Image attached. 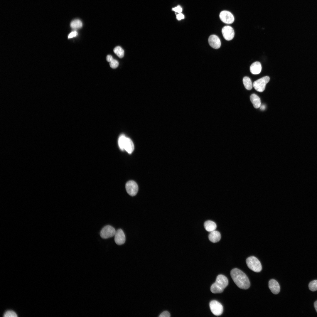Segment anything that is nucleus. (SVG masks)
Instances as JSON below:
<instances>
[{
    "label": "nucleus",
    "mask_w": 317,
    "mask_h": 317,
    "mask_svg": "<svg viewBox=\"0 0 317 317\" xmlns=\"http://www.w3.org/2000/svg\"><path fill=\"white\" fill-rule=\"evenodd\" d=\"M232 279L236 285L239 288L247 289L250 285L249 279L246 275L237 268H234L230 272Z\"/></svg>",
    "instance_id": "nucleus-1"
},
{
    "label": "nucleus",
    "mask_w": 317,
    "mask_h": 317,
    "mask_svg": "<svg viewBox=\"0 0 317 317\" xmlns=\"http://www.w3.org/2000/svg\"><path fill=\"white\" fill-rule=\"evenodd\" d=\"M228 284L227 278L222 274L218 275L217 277L215 282L210 287V291L213 293H222Z\"/></svg>",
    "instance_id": "nucleus-2"
},
{
    "label": "nucleus",
    "mask_w": 317,
    "mask_h": 317,
    "mask_svg": "<svg viewBox=\"0 0 317 317\" xmlns=\"http://www.w3.org/2000/svg\"><path fill=\"white\" fill-rule=\"evenodd\" d=\"M246 264L248 268L253 271L259 272L262 270V266L259 261L255 257L252 256L246 259Z\"/></svg>",
    "instance_id": "nucleus-3"
},
{
    "label": "nucleus",
    "mask_w": 317,
    "mask_h": 317,
    "mask_svg": "<svg viewBox=\"0 0 317 317\" xmlns=\"http://www.w3.org/2000/svg\"><path fill=\"white\" fill-rule=\"evenodd\" d=\"M270 78L268 76L262 77L254 81L253 86L255 89L258 92H262L265 89L266 85L268 82Z\"/></svg>",
    "instance_id": "nucleus-4"
},
{
    "label": "nucleus",
    "mask_w": 317,
    "mask_h": 317,
    "mask_svg": "<svg viewBox=\"0 0 317 317\" xmlns=\"http://www.w3.org/2000/svg\"><path fill=\"white\" fill-rule=\"evenodd\" d=\"M116 232V231L114 227L110 225H107L102 229L100 235L103 239H107L114 236Z\"/></svg>",
    "instance_id": "nucleus-5"
},
{
    "label": "nucleus",
    "mask_w": 317,
    "mask_h": 317,
    "mask_svg": "<svg viewBox=\"0 0 317 317\" xmlns=\"http://www.w3.org/2000/svg\"><path fill=\"white\" fill-rule=\"evenodd\" d=\"M210 310L212 313L217 316L222 314L223 312V307L222 305L216 300L211 301L209 304Z\"/></svg>",
    "instance_id": "nucleus-6"
},
{
    "label": "nucleus",
    "mask_w": 317,
    "mask_h": 317,
    "mask_svg": "<svg viewBox=\"0 0 317 317\" xmlns=\"http://www.w3.org/2000/svg\"><path fill=\"white\" fill-rule=\"evenodd\" d=\"M219 17L222 22L226 24H231L235 20L233 14L227 11L224 10L221 11L219 14Z\"/></svg>",
    "instance_id": "nucleus-7"
},
{
    "label": "nucleus",
    "mask_w": 317,
    "mask_h": 317,
    "mask_svg": "<svg viewBox=\"0 0 317 317\" xmlns=\"http://www.w3.org/2000/svg\"><path fill=\"white\" fill-rule=\"evenodd\" d=\"M125 188L128 193L131 196H134L137 193L138 187L137 183L134 181H130L126 184Z\"/></svg>",
    "instance_id": "nucleus-8"
},
{
    "label": "nucleus",
    "mask_w": 317,
    "mask_h": 317,
    "mask_svg": "<svg viewBox=\"0 0 317 317\" xmlns=\"http://www.w3.org/2000/svg\"><path fill=\"white\" fill-rule=\"evenodd\" d=\"M222 33L224 38L227 41L232 39L235 35V32L233 28L229 26H224L222 29Z\"/></svg>",
    "instance_id": "nucleus-9"
},
{
    "label": "nucleus",
    "mask_w": 317,
    "mask_h": 317,
    "mask_svg": "<svg viewBox=\"0 0 317 317\" xmlns=\"http://www.w3.org/2000/svg\"><path fill=\"white\" fill-rule=\"evenodd\" d=\"M114 240L116 243L118 245H122L125 243V236L122 229H119L116 231Z\"/></svg>",
    "instance_id": "nucleus-10"
},
{
    "label": "nucleus",
    "mask_w": 317,
    "mask_h": 317,
    "mask_svg": "<svg viewBox=\"0 0 317 317\" xmlns=\"http://www.w3.org/2000/svg\"><path fill=\"white\" fill-rule=\"evenodd\" d=\"M210 45L213 48L217 49L221 46V41L219 38L216 35H212L210 36L208 39Z\"/></svg>",
    "instance_id": "nucleus-11"
},
{
    "label": "nucleus",
    "mask_w": 317,
    "mask_h": 317,
    "mask_svg": "<svg viewBox=\"0 0 317 317\" xmlns=\"http://www.w3.org/2000/svg\"><path fill=\"white\" fill-rule=\"evenodd\" d=\"M269 287L274 294H278L280 291V287L278 282L275 280L271 279L269 282Z\"/></svg>",
    "instance_id": "nucleus-12"
},
{
    "label": "nucleus",
    "mask_w": 317,
    "mask_h": 317,
    "mask_svg": "<svg viewBox=\"0 0 317 317\" xmlns=\"http://www.w3.org/2000/svg\"><path fill=\"white\" fill-rule=\"evenodd\" d=\"M262 70V66L261 63L258 61L253 63L250 66V70L251 73L254 75L259 74Z\"/></svg>",
    "instance_id": "nucleus-13"
},
{
    "label": "nucleus",
    "mask_w": 317,
    "mask_h": 317,
    "mask_svg": "<svg viewBox=\"0 0 317 317\" xmlns=\"http://www.w3.org/2000/svg\"><path fill=\"white\" fill-rule=\"evenodd\" d=\"M221 237L220 232L215 230L210 232L208 235L209 240L213 243H216L219 242L220 240Z\"/></svg>",
    "instance_id": "nucleus-14"
},
{
    "label": "nucleus",
    "mask_w": 317,
    "mask_h": 317,
    "mask_svg": "<svg viewBox=\"0 0 317 317\" xmlns=\"http://www.w3.org/2000/svg\"><path fill=\"white\" fill-rule=\"evenodd\" d=\"M134 149V146L132 140L129 138L126 137L124 145V150L129 154H131Z\"/></svg>",
    "instance_id": "nucleus-15"
},
{
    "label": "nucleus",
    "mask_w": 317,
    "mask_h": 317,
    "mask_svg": "<svg viewBox=\"0 0 317 317\" xmlns=\"http://www.w3.org/2000/svg\"><path fill=\"white\" fill-rule=\"evenodd\" d=\"M250 100L253 106L255 108L259 107L261 106V100L259 97L254 94H252L250 96Z\"/></svg>",
    "instance_id": "nucleus-16"
},
{
    "label": "nucleus",
    "mask_w": 317,
    "mask_h": 317,
    "mask_svg": "<svg viewBox=\"0 0 317 317\" xmlns=\"http://www.w3.org/2000/svg\"><path fill=\"white\" fill-rule=\"evenodd\" d=\"M204 227L206 231L211 232L215 230L217 225L216 223L213 221L208 220L205 222Z\"/></svg>",
    "instance_id": "nucleus-17"
},
{
    "label": "nucleus",
    "mask_w": 317,
    "mask_h": 317,
    "mask_svg": "<svg viewBox=\"0 0 317 317\" xmlns=\"http://www.w3.org/2000/svg\"><path fill=\"white\" fill-rule=\"evenodd\" d=\"M243 82L245 88L249 90L252 89L253 85L250 78L248 77H245L243 79Z\"/></svg>",
    "instance_id": "nucleus-18"
},
{
    "label": "nucleus",
    "mask_w": 317,
    "mask_h": 317,
    "mask_svg": "<svg viewBox=\"0 0 317 317\" xmlns=\"http://www.w3.org/2000/svg\"><path fill=\"white\" fill-rule=\"evenodd\" d=\"M82 22L79 19H75L72 21L70 23V26L73 29H78L81 28L82 26Z\"/></svg>",
    "instance_id": "nucleus-19"
},
{
    "label": "nucleus",
    "mask_w": 317,
    "mask_h": 317,
    "mask_svg": "<svg viewBox=\"0 0 317 317\" xmlns=\"http://www.w3.org/2000/svg\"><path fill=\"white\" fill-rule=\"evenodd\" d=\"M114 53L119 58H122L124 55V51L120 46H117L115 47L113 50Z\"/></svg>",
    "instance_id": "nucleus-20"
},
{
    "label": "nucleus",
    "mask_w": 317,
    "mask_h": 317,
    "mask_svg": "<svg viewBox=\"0 0 317 317\" xmlns=\"http://www.w3.org/2000/svg\"><path fill=\"white\" fill-rule=\"evenodd\" d=\"M126 137L124 135H121L119 139L118 144L120 149L122 150H124V145Z\"/></svg>",
    "instance_id": "nucleus-21"
},
{
    "label": "nucleus",
    "mask_w": 317,
    "mask_h": 317,
    "mask_svg": "<svg viewBox=\"0 0 317 317\" xmlns=\"http://www.w3.org/2000/svg\"><path fill=\"white\" fill-rule=\"evenodd\" d=\"M309 289L312 291H315L317 290V280H315L311 281L308 285Z\"/></svg>",
    "instance_id": "nucleus-22"
},
{
    "label": "nucleus",
    "mask_w": 317,
    "mask_h": 317,
    "mask_svg": "<svg viewBox=\"0 0 317 317\" xmlns=\"http://www.w3.org/2000/svg\"><path fill=\"white\" fill-rule=\"evenodd\" d=\"M5 317H17V314L14 311L11 310L7 311L4 314Z\"/></svg>",
    "instance_id": "nucleus-23"
},
{
    "label": "nucleus",
    "mask_w": 317,
    "mask_h": 317,
    "mask_svg": "<svg viewBox=\"0 0 317 317\" xmlns=\"http://www.w3.org/2000/svg\"><path fill=\"white\" fill-rule=\"evenodd\" d=\"M110 67L112 68H117L119 65V63L116 60L113 59L109 63Z\"/></svg>",
    "instance_id": "nucleus-24"
},
{
    "label": "nucleus",
    "mask_w": 317,
    "mask_h": 317,
    "mask_svg": "<svg viewBox=\"0 0 317 317\" xmlns=\"http://www.w3.org/2000/svg\"><path fill=\"white\" fill-rule=\"evenodd\" d=\"M170 316V313L167 311H163L159 316V317H169Z\"/></svg>",
    "instance_id": "nucleus-25"
},
{
    "label": "nucleus",
    "mask_w": 317,
    "mask_h": 317,
    "mask_svg": "<svg viewBox=\"0 0 317 317\" xmlns=\"http://www.w3.org/2000/svg\"><path fill=\"white\" fill-rule=\"evenodd\" d=\"M172 10L178 13H181L182 11V9L181 7L178 5L176 7L172 9Z\"/></svg>",
    "instance_id": "nucleus-26"
},
{
    "label": "nucleus",
    "mask_w": 317,
    "mask_h": 317,
    "mask_svg": "<svg viewBox=\"0 0 317 317\" xmlns=\"http://www.w3.org/2000/svg\"><path fill=\"white\" fill-rule=\"evenodd\" d=\"M176 18L178 20H180L182 19H183L184 18V15L181 13H178L176 15Z\"/></svg>",
    "instance_id": "nucleus-27"
},
{
    "label": "nucleus",
    "mask_w": 317,
    "mask_h": 317,
    "mask_svg": "<svg viewBox=\"0 0 317 317\" xmlns=\"http://www.w3.org/2000/svg\"><path fill=\"white\" fill-rule=\"evenodd\" d=\"M77 32L76 31L72 32L68 35V38H71L74 37H75L77 35Z\"/></svg>",
    "instance_id": "nucleus-28"
},
{
    "label": "nucleus",
    "mask_w": 317,
    "mask_h": 317,
    "mask_svg": "<svg viewBox=\"0 0 317 317\" xmlns=\"http://www.w3.org/2000/svg\"><path fill=\"white\" fill-rule=\"evenodd\" d=\"M113 59L112 57L110 55H108L106 57V60L108 62H110Z\"/></svg>",
    "instance_id": "nucleus-29"
},
{
    "label": "nucleus",
    "mask_w": 317,
    "mask_h": 317,
    "mask_svg": "<svg viewBox=\"0 0 317 317\" xmlns=\"http://www.w3.org/2000/svg\"><path fill=\"white\" fill-rule=\"evenodd\" d=\"M314 306L315 309L317 312V300L314 303Z\"/></svg>",
    "instance_id": "nucleus-30"
},
{
    "label": "nucleus",
    "mask_w": 317,
    "mask_h": 317,
    "mask_svg": "<svg viewBox=\"0 0 317 317\" xmlns=\"http://www.w3.org/2000/svg\"><path fill=\"white\" fill-rule=\"evenodd\" d=\"M260 107V109H262V110H264L265 109V105H261Z\"/></svg>",
    "instance_id": "nucleus-31"
}]
</instances>
